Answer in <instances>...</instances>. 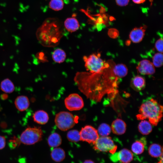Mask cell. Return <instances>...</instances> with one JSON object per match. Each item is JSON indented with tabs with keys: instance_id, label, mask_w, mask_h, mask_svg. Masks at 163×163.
Masks as SVG:
<instances>
[{
	"instance_id": "cell-22",
	"label": "cell",
	"mask_w": 163,
	"mask_h": 163,
	"mask_svg": "<svg viewBox=\"0 0 163 163\" xmlns=\"http://www.w3.org/2000/svg\"><path fill=\"white\" fill-rule=\"evenodd\" d=\"M152 125L149 121L145 120H142L138 126L139 131L143 135H148L152 130Z\"/></svg>"
},
{
	"instance_id": "cell-8",
	"label": "cell",
	"mask_w": 163,
	"mask_h": 163,
	"mask_svg": "<svg viewBox=\"0 0 163 163\" xmlns=\"http://www.w3.org/2000/svg\"><path fill=\"white\" fill-rule=\"evenodd\" d=\"M64 103L66 108L70 111L79 110L84 106L82 98L76 93L69 95L65 99Z\"/></svg>"
},
{
	"instance_id": "cell-35",
	"label": "cell",
	"mask_w": 163,
	"mask_h": 163,
	"mask_svg": "<svg viewBox=\"0 0 163 163\" xmlns=\"http://www.w3.org/2000/svg\"><path fill=\"white\" fill-rule=\"evenodd\" d=\"M161 158L160 161L158 162V163H163V155L161 157Z\"/></svg>"
},
{
	"instance_id": "cell-21",
	"label": "cell",
	"mask_w": 163,
	"mask_h": 163,
	"mask_svg": "<svg viewBox=\"0 0 163 163\" xmlns=\"http://www.w3.org/2000/svg\"><path fill=\"white\" fill-rule=\"evenodd\" d=\"M50 154L52 159L58 162L62 161L66 156L64 151L60 148H55L52 150Z\"/></svg>"
},
{
	"instance_id": "cell-17",
	"label": "cell",
	"mask_w": 163,
	"mask_h": 163,
	"mask_svg": "<svg viewBox=\"0 0 163 163\" xmlns=\"http://www.w3.org/2000/svg\"><path fill=\"white\" fill-rule=\"evenodd\" d=\"M146 142V139L144 137L136 141L132 144L131 149L132 152L137 155L142 154L144 151Z\"/></svg>"
},
{
	"instance_id": "cell-30",
	"label": "cell",
	"mask_w": 163,
	"mask_h": 163,
	"mask_svg": "<svg viewBox=\"0 0 163 163\" xmlns=\"http://www.w3.org/2000/svg\"><path fill=\"white\" fill-rule=\"evenodd\" d=\"M155 46L156 50L160 53H163V39L160 38L156 41Z\"/></svg>"
},
{
	"instance_id": "cell-34",
	"label": "cell",
	"mask_w": 163,
	"mask_h": 163,
	"mask_svg": "<svg viewBox=\"0 0 163 163\" xmlns=\"http://www.w3.org/2000/svg\"><path fill=\"white\" fill-rule=\"evenodd\" d=\"M83 163H95L93 161L91 160H85Z\"/></svg>"
},
{
	"instance_id": "cell-29",
	"label": "cell",
	"mask_w": 163,
	"mask_h": 163,
	"mask_svg": "<svg viewBox=\"0 0 163 163\" xmlns=\"http://www.w3.org/2000/svg\"><path fill=\"white\" fill-rule=\"evenodd\" d=\"M163 54L162 53H155L152 57V63L154 66L160 67L163 65Z\"/></svg>"
},
{
	"instance_id": "cell-26",
	"label": "cell",
	"mask_w": 163,
	"mask_h": 163,
	"mask_svg": "<svg viewBox=\"0 0 163 163\" xmlns=\"http://www.w3.org/2000/svg\"><path fill=\"white\" fill-rule=\"evenodd\" d=\"M111 127L106 123L101 124L98 127L97 132L101 136H108L111 131Z\"/></svg>"
},
{
	"instance_id": "cell-28",
	"label": "cell",
	"mask_w": 163,
	"mask_h": 163,
	"mask_svg": "<svg viewBox=\"0 0 163 163\" xmlns=\"http://www.w3.org/2000/svg\"><path fill=\"white\" fill-rule=\"evenodd\" d=\"M49 7L55 11H59L62 9L64 7L63 0H51L49 3Z\"/></svg>"
},
{
	"instance_id": "cell-7",
	"label": "cell",
	"mask_w": 163,
	"mask_h": 163,
	"mask_svg": "<svg viewBox=\"0 0 163 163\" xmlns=\"http://www.w3.org/2000/svg\"><path fill=\"white\" fill-rule=\"evenodd\" d=\"M93 145V148L95 150L102 152H109L112 154L115 152L117 149V146L111 137L108 136L99 137Z\"/></svg>"
},
{
	"instance_id": "cell-6",
	"label": "cell",
	"mask_w": 163,
	"mask_h": 163,
	"mask_svg": "<svg viewBox=\"0 0 163 163\" xmlns=\"http://www.w3.org/2000/svg\"><path fill=\"white\" fill-rule=\"evenodd\" d=\"M55 122L60 130L66 131L72 128L76 123L73 115L66 111H61L57 113L55 118Z\"/></svg>"
},
{
	"instance_id": "cell-16",
	"label": "cell",
	"mask_w": 163,
	"mask_h": 163,
	"mask_svg": "<svg viewBox=\"0 0 163 163\" xmlns=\"http://www.w3.org/2000/svg\"><path fill=\"white\" fill-rule=\"evenodd\" d=\"M131 85L134 90L137 91H140L144 89L145 87V79L141 76H136L132 79Z\"/></svg>"
},
{
	"instance_id": "cell-27",
	"label": "cell",
	"mask_w": 163,
	"mask_h": 163,
	"mask_svg": "<svg viewBox=\"0 0 163 163\" xmlns=\"http://www.w3.org/2000/svg\"><path fill=\"white\" fill-rule=\"evenodd\" d=\"M67 137L69 141L72 142H77L80 140L79 132L76 129L68 131L67 134Z\"/></svg>"
},
{
	"instance_id": "cell-4",
	"label": "cell",
	"mask_w": 163,
	"mask_h": 163,
	"mask_svg": "<svg viewBox=\"0 0 163 163\" xmlns=\"http://www.w3.org/2000/svg\"><path fill=\"white\" fill-rule=\"evenodd\" d=\"M99 54H92L88 56H84L83 57L85 63V66L86 70L91 73L100 72L110 65L105 62L100 57Z\"/></svg>"
},
{
	"instance_id": "cell-2",
	"label": "cell",
	"mask_w": 163,
	"mask_h": 163,
	"mask_svg": "<svg viewBox=\"0 0 163 163\" xmlns=\"http://www.w3.org/2000/svg\"><path fill=\"white\" fill-rule=\"evenodd\" d=\"M163 106L153 98L143 102L139 107V113L136 117L139 120L147 119L152 125L156 126L162 117Z\"/></svg>"
},
{
	"instance_id": "cell-13",
	"label": "cell",
	"mask_w": 163,
	"mask_h": 163,
	"mask_svg": "<svg viewBox=\"0 0 163 163\" xmlns=\"http://www.w3.org/2000/svg\"><path fill=\"white\" fill-rule=\"evenodd\" d=\"M126 127L125 123L122 120L118 118L113 122L111 126L113 133L117 135L124 134L126 131Z\"/></svg>"
},
{
	"instance_id": "cell-15",
	"label": "cell",
	"mask_w": 163,
	"mask_h": 163,
	"mask_svg": "<svg viewBox=\"0 0 163 163\" xmlns=\"http://www.w3.org/2000/svg\"><path fill=\"white\" fill-rule=\"evenodd\" d=\"M33 118L34 121L37 123L43 125L48 121L49 117L48 113L43 110L36 111L33 114Z\"/></svg>"
},
{
	"instance_id": "cell-33",
	"label": "cell",
	"mask_w": 163,
	"mask_h": 163,
	"mask_svg": "<svg viewBox=\"0 0 163 163\" xmlns=\"http://www.w3.org/2000/svg\"><path fill=\"white\" fill-rule=\"evenodd\" d=\"M146 0H132L135 3L139 4L144 2Z\"/></svg>"
},
{
	"instance_id": "cell-25",
	"label": "cell",
	"mask_w": 163,
	"mask_h": 163,
	"mask_svg": "<svg viewBox=\"0 0 163 163\" xmlns=\"http://www.w3.org/2000/svg\"><path fill=\"white\" fill-rule=\"evenodd\" d=\"M52 57L55 62L61 63L63 62L66 59V53L62 49L58 48L53 52L52 54Z\"/></svg>"
},
{
	"instance_id": "cell-20",
	"label": "cell",
	"mask_w": 163,
	"mask_h": 163,
	"mask_svg": "<svg viewBox=\"0 0 163 163\" xmlns=\"http://www.w3.org/2000/svg\"><path fill=\"white\" fill-rule=\"evenodd\" d=\"M62 142L60 136L58 133H53L49 136L47 142L49 145L51 147H56L60 145Z\"/></svg>"
},
{
	"instance_id": "cell-23",
	"label": "cell",
	"mask_w": 163,
	"mask_h": 163,
	"mask_svg": "<svg viewBox=\"0 0 163 163\" xmlns=\"http://www.w3.org/2000/svg\"><path fill=\"white\" fill-rule=\"evenodd\" d=\"M148 151L149 154L153 157H159L163 155L162 147L158 144H151L149 147Z\"/></svg>"
},
{
	"instance_id": "cell-19",
	"label": "cell",
	"mask_w": 163,
	"mask_h": 163,
	"mask_svg": "<svg viewBox=\"0 0 163 163\" xmlns=\"http://www.w3.org/2000/svg\"><path fill=\"white\" fill-rule=\"evenodd\" d=\"M113 71L115 76L118 78L125 76L128 73V69L126 65L123 64H119L114 66Z\"/></svg>"
},
{
	"instance_id": "cell-5",
	"label": "cell",
	"mask_w": 163,
	"mask_h": 163,
	"mask_svg": "<svg viewBox=\"0 0 163 163\" xmlns=\"http://www.w3.org/2000/svg\"><path fill=\"white\" fill-rule=\"evenodd\" d=\"M43 135V131L40 127H28L22 133L19 140L24 145H32L41 141Z\"/></svg>"
},
{
	"instance_id": "cell-9",
	"label": "cell",
	"mask_w": 163,
	"mask_h": 163,
	"mask_svg": "<svg viewBox=\"0 0 163 163\" xmlns=\"http://www.w3.org/2000/svg\"><path fill=\"white\" fill-rule=\"evenodd\" d=\"M80 140L94 144L99 137L97 130L92 126L86 125L79 132Z\"/></svg>"
},
{
	"instance_id": "cell-1",
	"label": "cell",
	"mask_w": 163,
	"mask_h": 163,
	"mask_svg": "<svg viewBox=\"0 0 163 163\" xmlns=\"http://www.w3.org/2000/svg\"><path fill=\"white\" fill-rule=\"evenodd\" d=\"M113 66H110L97 72H78L74 80L78 89L87 98L96 102L101 101L107 95L114 97L117 93V80L113 71Z\"/></svg>"
},
{
	"instance_id": "cell-10",
	"label": "cell",
	"mask_w": 163,
	"mask_h": 163,
	"mask_svg": "<svg viewBox=\"0 0 163 163\" xmlns=\"http://www.w3.org/2000/svg\"><path fill=\"white\" fill-rule=\"evenodd\" d=\"M112 155L111 157V159L115 161H119L122 163H129L133 159V153L126 149H123Z\"/></svg>"
},
{
	"instance_id": "cell-12",
	"label": "cell",
	"mask_w": 163,
	"mask_h": 163,
	"mask_svg": "<svg viewBox=\"0 0 163 163\" xmlns=\"http://www.w3.org/2000/svg\"><path fill=\"white\" fill-rule=\"evenodd\" d=\"M146 28V26L143 25L139 27L133 29L129 35V38L132 42L135 43L141 42L144 37Z\"/></svg>"
},
{
	"instance_id": "cell-36",
	"label": "cell",
	"mask_w": 163,
	"mask_h": 163,
	"mask_svg": "<svg viewBox=\"0 0 163 163\" xmlns=\"http://www.w3.org/2000/svg\"><path fill=\"white\" fill-rule=\"evenodd\" d=\"M149 1L150 2V5L152 6V5L153 0H149Z\"/></svg>"
},
{
	"instance_id": "cell-3",
	"label": "cell",
	"mask_w": 163,
	"mask_h": 163,
	"mask_svg": "<svg viewBox=\"0 0 163 163\" xmlns=\"http://www.w3.org/2000/svg\"><path fill=\"white\" fill-rule=\"evenodd\" d=\"M37 40L43 46H55L59 43L62 37L61 32L57 25L45 22L37 30Z\"/></svg>"
},
{
	"instance_id": "cell-18",
	"label": "cell",
	"mask_w": 163,
	"mask_h": 163,
	"mask_svg": "<svg viewBox=\"0 0 163 163\" xmlns=\"http://www.w3.org/2000/svg\"><path fill=\"white\" fill-rule=\"evenodd\" d=\"M64 24L67 30L70 32L76 31L79 27L78 21L74 18H67L64 21Z\"/></svg>"
},
{
	"instance_id": "cell-32",
	"label": "cell",
	"mask_w": 163,
	"mask_h": 163,
	"mask_svg": "<svg viewBox=\"0 0 163 163\" xmlns=\"http://www.w3.org/2000/svg\"><path fill=\"white\" fill-rule=\"evenodd\" d=\"M6 139L3 136L0 135V150L3 149L6 145Z\"/></svg>"
},
{
	"instance_id": "cell-24",
	"label": "cell",
	"mask_w": 163,
	"mask_h": 163,
	"mask_svg": "<svg viewBox=\"0 0 163 163\" xmlns=\"http://www.w3.org/2000/svg\"><path fill=\"white\" fill-rule=\"evenodd\" d=\"M1 90L6 93H11L15 89V86L13 82L9 78L3 80L0 84Z\"/></svg>"
},
{
	"instance_id": "cell-14",
	"label": "cell",
	"mask_w": 163,
	"mask_h": 163,
	"mask_svg": "<svg viewBox=\"0 0 163 163\" xmlns=\"http://www.w3.org/2000/svg\"><path fill=\"white\" fill-rule=\"evenodd\" d=\"M14 103L16 108L20 111H25L28 108L30 105L28 98L24 95L17 97L15 100Z\"/></svg>"
},
{
	"instance_id": "cell-31",
	"label": "cell",
	"mask_w": 163,
	"mask_h": 163,
	"mask_svg": "<svg viewBox=\"0 0 163 163\" xmlns=\"http://www.w3.org/2000/svg\"><path fill=\"white\" fill-rule=\"evenodd\" d=\"M129 0H116L117 5L120 6H124L127 5Z\"/></svg>"
},
{
	"instance_id": "cell-11",
	"label": "cell",
	"mask_w": 163,
	"mask_h": 163,
	"mask_svg": "<svg viewBox=\"0 0 163 163\" xmlns=\"http://www.w3.org/2000/svg\"><path fill=\"white\" fill-rule=\"evenodd\" d=\"M136 69L140 73L144 75H152L155 72V66L152 63L146 59L140 61Z\"/></svg>"
}]
</instances>
